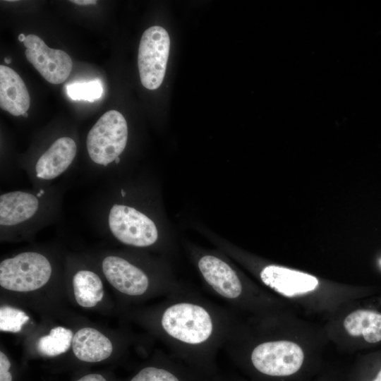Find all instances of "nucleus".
Masks as SVG:
<instances>
[{"label": "nucleus", "mask_w": 381, "mask_h": 381, "mask_svg": "<svg viewBox=\"0 0 381 381\" xmlns=\"http://www.w3.org/2000/svg\"><path fill=\"white\" fill-rule=\"evenodd\" d=\"M146 322L177 356L199 363L224 348L237 322L229 309L183 287L167 295Z\"/></svg>", "instance_id": "obj_1"}, {"label": "nucleus", "mask_w": 381, "mask_h": 381, "mask_svg": "<svg viewBox=\"0 0 381 381\" xmlns=\"http://www.w3.org/2000/svg\"><path fill=\"white\" fill-rule=\"evenodd\" d=\"M52 274V264L45 255L23 252L1 262L0 286L11 291H33L47 284Z\"/></svg>", "instance_id": "obj_2"}, {"label": "nucleus", "mask_w": 381, "mask_h": 381, "mask_svg": "<svg viewBox=\"0 0 381 381\" xmlns=\"http://www.w3.org/2000/svg\"><path fill=\"white\" fill-rule=\"evenodd\" d=\"M127 140L128 126L124 116L116 110H109L90 130L86 146L91 160L107 167L120 158Z\"/></svg>", "instance_id": "obj_3"}, {"label": "nucleus", "mask_w": 381, "mask_h": 381, "mask_svg": "<svg viewBox=\"0 0 381 381\" xmlns=\"http://www.w3.org/2000/svg\"><path fill=\"white\" fill-rule=\"evenodd\" d=\"M102 270L108 282L123 295L133 299L154 294H171L165 288L153 283L149 274L128 260L108 255L102 262Z\"/></svg>", "instance_id": "obj_4"}, {"label": "nucleus", "mask_w": 381, "mask_h": 381, "mask_svg": "<svg viewBox=\"0 0 381 381\" xmlns=\"http://www.w3.org/2000/svg\"><path fill=\"white\" fill-rule=\"evenodd\" d=\"M107 226L121 243L138 248L149 247L158 239L155 222L133 207L115 203L107 213Z\"/></svg>", "instance_id": "obj_5"}, {"label": "nucleus", "mask_w": 381, "mask_h": 381, "mask_svg": "<svg viewBox=\"0 0 381 381\" xmlns=\"http://www.w3.org/2000/svg\"><path fill=\"white\" fill-rule=\"evenodd\" d=\"M170 49V38L161 26L147 28L143 34L138 54L142 85L148 90L157 89L163 82Z\"/></svg>", "instance_id": "obj_6"}, {"label": "nucleus", "mask_w": 381, "mask_h": 381, "mask_svg": "<svg viewBox=\"0 0 381 381\" xmlns=\"http://www.w3.org/2000/svg\"><path fill=\"white\" fill-rule=\"evenodd\" d=\"M250 361L260 373L283 377L296 373L301 367L304 354L296 343L286 340H267L250 349Z\"/></svg>", "instance_id": "obj_7"}, {"label": "nucleus", "mask_w": 381, "mask_h": 381, "mask_svg": "<svg viewBox=\"0 0 381 381\" xmlns=\"http://www.w3.org/2000/svg\"><path fill=\"white\" fill-rule=\"evenodd\" d=\"M200 274L211 292L230 306H240L248 298V291L235 270L221 258L202 255L197 262Z\"/></svg>", "instance_id": "obj_8"}, {"label": "nucleus", "mask_w": 381, "mask_h": 381, "mask_svg": "<svg viewBox=\"0 0 381 381\" xmlns=\"http://www.w3.org/2000/svg\"><path fill=\"white\" fill-rule=\"evenodd\" d=\"M23 43L27 59L47 82L56 85L67 79L73 63L66 52L49 47L33 34L27 35Z\"/></svg>", "instance_id": "obj_9"}, {"label": "nucleus", "mask_w": 381, "mask_h": 381, "mask_svg": "<svg viewBox=\"0 0 381 381\" xmlns=\"http://www.w3.org/2000/svg\"><path fill=\"white\" fill-rule=\"evenodd\" d=\"M259 275L265 285L288 297L307 294L318 285L313 275L275 265L264 267Z\"/></svg>", "instance_id": "obj_10"}, {"label": "nucleus", "mask_w": 381, "mask_h": 381, "mask_svg": "<svg viewBox=\"0 0 381 381\" xmlns=\"http://www.w3.org/2000/svg\"><path fill=\"white\" fill-rule=\"evenodd\" d=\"M76 152V143L71 138L56 139L37 160L35 166L36 177L45 181L57 178L70 167Z\"/></svg>", "instance_id": "obj_11"}, {"label": "nucleus", "mask_w": 381, "mask_h": 381, "mask_svg": "<svg viewBox=\"0 0 381 381\" xmlns=\"http://www.w3.org/2000/svg\"><path fill=\"white\" fill-rule=\"evenodd\" d=\"M40 207L38 197L27 191L14 190L0 195L1 229L11 228L31 220Z\"/></svg>", "instance_id": "obj_12"}, {"label": "nucleus", "mask_w": 381, "mask_h": 381, "mask_svg": "<svg viewBox=\"0 0 381 381\" xmlns=\"http://www.w3.org/2000/svg\"><path fill=\"white\" fill-rule=\"evenodd\" d=\"M30 97L20 76L8 66H0V107L18 116L26 113Z\"/></svg>", "instance_id": "obj_13"}, {"label": "nucleus", "mask_w": 381, "mask_h": 381, "mask_svg": "<svg viewBox=\"0 0 381 381\" xmlns=\"http://www.w3.org/2000/svg\"><path fill=\"white\" fill-rule=\"evenodd\" d=\"M72 350L75 356L85 363H98L107 360L113 352L110 339L95 328L85 327L73 335Z\"/></svg>", "instance_id": "obj_14"}, {"label": "nucleus", "mask_w": 381, "mask_h": 381, "mask_svg": "<svg viewBox=\"0 0 381 381\" xmlns=\"http://www.w3.org/2000/svg\"><path fill=\"white\" fill-rule=\"evenodd\" d=\"M72 286L77 303L83 308H93L104 297V286L100 277L89 270H80L75 273Z\"/></svg>", "instance_id": "obj_15"}, {"label": "nucleus", "mask_w": 381, "mask_h": 381, "mask_svg": "<svg viewBox=\"0 0 381 381\" xmlns=\"http://www.w3.org/2000/svg\"><path fill=\"white\" fill-rule=\"evenodd\" d=\"M344 326L350 335H362L368 343L381 341V313L368 310L353 311L346 316Z\"/></svg>", "instance_id": "obj_16"}, {"label": "nucleus", "mask_w": 381, "mask_h": 381, "mask_svg": "<svg viewBox=\"0 0 381 381\" xmlns=\"http://www.w3.org/2000/svg\"><path fill=\"white\" fill-rule=\"evenodd\" d=\"M73 333L62 326L52 328L47 335L41 337L37 342V350L42 356L54 357L66 352L71 345Z\"/></svg>", "instance_id": "obj_17"}, {"label": "nucleus", "mask_w": 381, "mask_h": 381, "mask_svg": "<svg viewBox=\"0 0 381 381\" xmlns=\"http://www.w3.org/2000/svg\"><path fill=\"white\" fill-rule=\"evenodd\" d=\"M66 90L71 99L90 102L99 99L103 93V87L99 80L68 84Z\"/></svg>", "instance_id": "obj_18"}, {"label": "nucleus", "mask_w": 381, "mask_h": 381, "mask_svg": "<svg viewBox=\"0 0 381 381\" xmlns=\"http://www.w3.org/2000/svg\"><path fill=\"white\" fill-rule=\"evenodd\" d=\"M29 319V316L22 310L10 306H3L0 308V330L19 332Z\"/></svg>", "instance_id": "obj_19"}, {"label": "nucleus", "mask_w": 381, "mask_h": 381, "mask_svg": "<svg viewBox=\"0 0 381 381\" xmlns=\"http://www.w3.org/2000/svg\"><path fill=\"white\" fill-rule=\"evenodd\" d=\"M129 381H181L174 370L167 367L147 365L140 369Z\"/></svg>", "instance_id": "obj_20"}, {"label": "nucleus", "mask_w": 381, "mask_h": 381, "mask_svg": "<svg viewBox=\"0 0 381 381\" xmlns=\"http://www.w3.org/2000/svg\"><path fill=\"white\" fill-rule=\"evenodd\" d=\"M11 363L2 351H0V381H14Z\"/></svg>", "instance_id": "obj_21"}, {"label": "nucleus", "mask_w": 381, "mask_h": 381, "mask_svg": "<svg viewBox=\"0 0 381 381\" xmlns=\"http://www.w3.org/2000/svg\"><path fill=\"white\" fill-rule=\"evenodd\" d=\"M74 381H109V380L102 374L92 373L84 375Z\"/></svg>", "instance_id": "obj_22"}, {"label": "nucleus", "mask_w": 381, "mask_h": 381, "mask_svg": "<svg viewBox=\"0 0 381 381\" xmlns=\"http://www.w3.org/2000/svg\"><path fill=\"white\" fill-rule=\"evenodd\" d=\"M71 2L74 3L77 5H80V6L95 4L97 3L96 1H93V0H72L71 1Z\"/></svg>", "instance_id": "obj_23"}, {"label": "nucleus", "mask_w": 381, "mask_h": 381, "mask_svg": "<svg viewBox=\"0 0 381 381\" xmlns=\"http://www.w3.org/2000/svg\"><path fill=\"white\" fill-rule=\"evenodd\" d=\"M25 38H26V36L23 33L18 35V40L20 42H24V41L25 40Z\"/></svg>", "instance_id": "obj_24"}, {"label": "nucleus", "mask_w": 381, "mask_h": 381, "mask_svg": "<svg viewBox=\"0 0 381 381\" xmlns=\"http://www.w3.org/2000/svg\"><path fill=\"white\" fill-rule=\"evenodd\" d=\"M373 381H381V369L379 371L378 374Z\"/></svg>", "instance_id": "obj_25"}, {"label": "nucleus", "mask_w": 381, "mask_h": 381, "mask_svg": "<svg viewBox=\"0 0 381 381\" xmlns=\"http://www.w3.org/2000/svg\"><path fill=\"white\" fill-rule=\"evenodd\" d=\"M4 62L7 64H9L11 62V59L10 57H5Z\"/></svg>", "instance_id": "obj_26"}, {"label": "nucleus", "mask_w": 381, "mask_h": 381, "mask_svg": "<svg viewBox=\"0 0 381 381\" xmlns=\"http://www.w3.org/2000/svg\"><path fill=\"white\" fill-rule=\"evenodd\" d=\"M22 116H24V117H27L28 116V113L26 112V113L23 114Z\"/></svg>", "instance_id": "obj_27"}, {"label": "nucleus", "mask_w": 381, "mask_h": 381, "mask_svg": "<svg viewBox=\"0 0 381 381\" xmlns=\"http://www.w3.org/2000/svg\"><path fill=\"white\" fill-rule=\"evenodd\" d=\"M380 265H381V259H380Z\"/></svg>", "instance_id": "obj_28"}]
</instances>
